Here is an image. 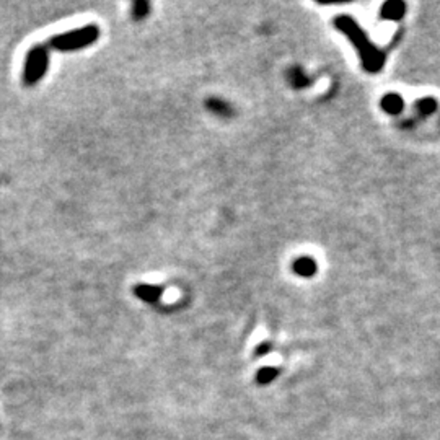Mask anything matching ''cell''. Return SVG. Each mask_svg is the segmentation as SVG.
<instances>
[{
    "label": "cell",
    "mask_w": 440,
    "mask_h": 440,
    "mask_svg": "<svg viewBox=\"0 0 440 440\" xmlns=\"http://www.w3.org/2000/svg\"><path fill=\"white\" fill-rule=\"evenodd\" d=\"M335 27L349 38L352 46H354L357 49V52H359L362 67H364L367 72L376 73L383 68L385 54L367 38L364 29H362L359 27V23L354 22L349 15H339V17H336Z\"/></svg>",
    "instance_id": "6da1fadb"
},
{
    "label": "cell",
    "mask_w": 440,
    "mask_h": 440,
    "mask_svg": "<svg viewBox=\"0 0 440 440\" xmlns=\"http://www.w3.org/2000/svg\"><path fill=\"white\" fill-rule=\"evenodd\" d=\"M98 38H100V28L96 24H87V27L52 36L49 39V47L57 49V51H77V49L95 44Z\"/></svg>",
    "instance_id": "7a4b0ae2"
},
{
    "label": "cell",
    "mask_w": 440,
    "mask_h": 440,
    "mask_svg": "<svg viewBox=\"0 0 440 440\" xmlns=\"http://www.w3.org/2000/svg\"><path fill=\"white\" fill-rule=\"evenodd\" d=\"M49 67V49L44 44H34L29 47L24 57L23 67V83L27 87H33L46 75Z\"/></svg>",
    "instance_id": "3957f363"
},
{
    "label": "cell",
    "mask_w": 440,
    "mask_h": 440,
    "mask_svg": "<svg viewBox=\"0 0 440 440\" xmlns=\"http://www.w3.org/2000/svg\"><path fill=\"white\" fill-rule=\"evenodd\" d=\"M205 108H207V111H210L212 115L219 117H232L235 115L233 106L230 105L228 101H225L222 100V98H217V96L207 98V100H205Z\"/></svg>",
    "instance_id": "277c9868"
},
{
    "label": "cell",
    "mask_w": 440,
    "mask_h": 440,
    "mask_svg": "<svg viewBox=\"0 0 440 440\" xmlns=\"http://www.w3.org/2000/svg\"><path fill=\"white\" fill-rule=\"evenodd\" d=\"M293 272L300 277H313L318 271V264L311 256H300L292 264Z\"/></svg>",
    "instance_id": "5b68a950"
},
{
    "label": "cell",
    "mask_w": 440,
    "mask_h": 440,
    "mask_svg": "<svg viewBox=\"0 0 440 440\" xmlns=\"http://www.w3.org/2000/svg\"><path fill=\"white\" fill-rule=\"evenodd\" d=\"M165 288L161 286H152V284H139V286L134 287V293L140 300L155 303L159 298L163 295Z\"/></svg>",
    "instance_id": "8992f818"
},
{
    "label": "cell",
    "mask_w": 440,
    "mask_h": 440,
    "mask_svg": "<svg viewBox=\"0 0 440 440\" xmlns=\"http://www.w3.org/2000/svg\"><path fill=\"white\" fill-rule=\"evenodd\" d=\"M287 80L293 88H307L311 83V78L305 75L302 67H292L287 71Z\"/></svg>",
    "instance_id": "52a82bcc"
},
{
    "label": "cell",
    "mask_w": 440,
    "mask_h": 440,
    "mask_svg": "<svg viewBox=\"0 0 440 440\" xmlns=\"http://www.w3.org/2000/svg\"><path fill=\"white\" fill-rule=\"evenodd\" d=\"M403 2H386L380 10V17L385 20H399L404 13Z\"/></svg>",
    "instance_id": "ba28073f"
},
{
    "label": "cell",
    "mask_w": 440,
    "mask_h": 440,
    "mask_svg": "<svg viewBox=\"0 0 440 440\" xmlns=\"http://www.w3.org/2000/svg\"><path fill=\"white\" fill-rule=\"evenodd\" d=\"M380 105L386 112H390V115H398V112L403 110V100H401L398 95H393V93L385 95Z\"/></svg>",
    "instance_id": "9c48e42d"
},
{
    "label": "cell",
    "mask_w": 440,
    "mask_h": 440,
    "mask_svg": "<svg viewBox=\"0 0 440 440\" xmlns=\"http://www.w3.org/2000/svg\"><path fill=\"white\" fill-rule=\"evenodd\" d=\"M279 375H281V370H279L277 367H263V369H259L256 374V383L269 385L272 383Z\"/></svg>",
    "instance_id": "30bf717a"
},
{
    "label": "cell",
    "mask_w": 440,
    "mask_h": 440,
    "mask_svg": "<svg viewBox=\"0 0 440 440\" xmlns=\"http://www.w3.org/2000/svg\"><path fill=\"white\" fill-rule=\"evenodd\" d=\"M149 13H150L149 2L137 0V2L132 3V18H134L135 22H142V20H145L147 17H149Z\"/></svg>",
    "instance_id": "8fae6325"
},
{
    "label": "cell",
    "mask_w": 440,
    "mask_h": 440,
    "mask_svg": "<svg viewBox=\"0 0 440 440\" xmlns=\"http://www.w3.org/2000/svg\"><path fill=\"white\" fill-rule=\"evenodd\" d=\"M418 108L424 115H429V112H434L437 110V101L432 100V98H424V100L418 101Z\"/></svg>",
    "instance_id": "7c38bea8"
},
{
    "label": "cell",
    "mask_w": 440,
    "mask_h": 440,
    "mask_svg": "<svg viewBox=\"0 0 440 440\" xmlns=\"http://www.w3.org/2000/svg\"><path fill=\"white\" fill-rule=\"evenodd\" d=\"M271 347H272L271 342H266V344H261V346H259L258 349H256V354H254V355H256V357L266 355V354H269V351H271Z\"/></svg>",
    "instance_id": "4fadbf2b"
}]
</instances>
